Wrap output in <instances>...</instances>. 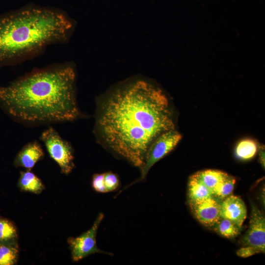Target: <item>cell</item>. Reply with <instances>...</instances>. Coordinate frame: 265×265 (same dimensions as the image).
Instances as JSON below:
<instances>
[{
  "instance_id": "cell-6",
  "label": "cell",
  "mask_w": 265,
  "mask_h": 265,
  "mask_svg": "<svg viewBox=\"0 0 265 265\" xmlns=\"http://www.w3.org/2000/svg\"><path fill=\"white\" fill-rule=\"evenodd\" d=\"M104 217V214L100 213L90 229L78 237L69 238L68 239L72 259L74 261L78 262L94 253L113 255L111 253L101 250L97 245L96 236L99 227Z\"/></svg>"
},
{
  "instance_id": "cell-4",
  "label": "cell",
  "mask_w": 265,
  "mask_h": 265,
  "mask_svg": "<svg viewBox=\"0 0 265 265\" xmlns=\"http://www.w3.org/2000/svg\"><path fill=\"white\" fill-rule=\"evenodd\" d=\"M50 157L59 165L62 173L68 174L74 167V152L70 143L52 127L45 130L40 137Z\"/></svg>"
},
{
  "instance_id": "cell-15",
  "label": "cell",
  "mask_w": 265,
  "mask_h": 265,
  "mask_svg": "<svg viewBox=\"0 0 265 265\" xmlns=\"http://www.w3.org/2000/svg\"><path fill=\"white\" fill-rule=\"evenodd\" d=\"M18 254V247L14 240L0 243V265H14Z\"/></svg>"
},
{
  "instance_id": "cell-11",
  "label": "cell",
  "mask_w": 265,
  "mask_h": 265,
  "mask_svg": "<svg viewBox=\"0 0 265 265\" xmlns=\"http://www.w3.org/2000/svg\"><path fill=\"white\" fill-rule=\"evenodd\" d=\"M212 196L211 190L202 183L196 173L189 178L188 183L189 205L199 203Z\"/></svg>"
},
{
  "instance_id": "cell-1",
  "label": "cell",
  "mask_w": 265,
  "mask_h": 265,
  "mask_svg": "<svg viewBox=\"0 0 265 265\" xmlns=\"http://www.w3.org/2000/svg\"><path fill=\"white\" fill-rule=\"evenodd\" d=\"M174 129L168 98L144 81L123 85L97 102L95 132L98 140L140 170L153 142Z\"/></svg>"
},
{
  "instance_id": "cell-16",
  "label": "cell",
  "mask_w": 265,
  "mask_h": 265,
  "mask_svg": "<svg viewBox=\"0 0 265 265\" xmlns=\"http://www.w3.org/2000/svg\"><path fill=\"white\" fill-rule=\"evenodd\" d=\"M258 147L256 143L251 139L240 141L237 145L235 154L238 159L247 160L252 159L256 154Z\"/></svg>"
},
{
  "instance_id": "cell-20",
  "label": "cell",
  "mask_w": 265,
  "mask_h": 265,
  "mask_svg": "<svg viewBox=\"0 0 265 265\" xmlns=\"http://www.w3.org/2000/svg\"><path fill=\"white\" fill-rule=\"evenodd\" d=\"M92 186L93 188L98 192H107L105 185L104 173L95 174L93 175Z\"/></svg>"
},
{
  "instance_id": "cell-19",
  "label": "cell",
  "mask_w": 265,
  "mask_h": 265,
  "mask_svg": "<svg viewBox=\"0 0 265 265\" xmlns=\"http://www.w3.org/2000/svg\"><path fill=\"white\" fill-rule=\"evenodd\" d=\"M104 182L107 192L115 190L119 185L117 176L111 172L104 173Z\"/></svg>"
},
{
  "instance_id": "cell-2",
  "label": "cell",
  "mask_w": 265,
  "mask_h": 265,
  "mask_svg": "<svg viewBox=\"0 0 265 265\" xmlns=\"http://www.w3.org/2000/svg\"><path fill=\"white\" fill-rule=\"evenodd\" d=\"M70 66L30 73L0 86V102L22 123L38 125L72 121L81 117Z\"/></svg>"
},
{
  "instance_id": "cell-22",
  "label": "cell",
  "mask_w": 265,
  "mask_h": 265,
  "mask_svg": "<svg viewBox=\"0 0 265 265\" xmlns=\"http://www.w3.org/2000/svg\"><path fill=\"white\" fill-rule=\"evenodd\" d=\"M259 160L263 167L265 168V147L261 146L259 148Z\"/></svg>"
},
{
  "instance_id": "cell-9",
  "label": "cell",
  "mask_w": 265,
  "mask_h": 265,
  "mask_svg": "<svg viewBox=\"0 0 265 265\" xmlns=\"http://www.w3.org/2000/svg\"><path fill=\"white\" fill-rule=\"evenodd\" d=\"M247 215L244 202L239 197L230 195L221 202L220 217L242 226Z\"/></svg>"
},
{
  "instance_id": "cell-18",
  "label": "cell",
  "mask_w": 265,
  "mask_h": 265,
  "mask_svg": "<svg viewBox=\"0 0 265 265\" xmlns=\"http://www.w3.org/2000/svg\"><path fill=\"white\" fill-rule=\"evenodd\" d=\"M17 236L14 224L9 220L0 218V243L14 240Z\"/></svg>"
},
{
  "instance_id": "cell-3",
  "label": "cell",
  "mask_w": 265,
  "mask_h": 265,
  "mask_svg": "<svg viewBox=\"0 0 265 265\" xmlns=\"http://www.w3.org/2000/svg\"><path fill=\"white\" fill-rule=\"evenodd\" d=\"M72 28L66 15L49 8H25L0 18V63L63 41Z\"/></svg>"
},
{
  "instance_id": "cell-7",
  "label": "cell",
  "mask_w": 265,
  "mask_h": 265,
  "mask_svg": "<svg viewBox=\"0 0 265 265\" xmlns=\"http://www.w3.org/2000/svg\"><path fill=\"white\" fill-rule=\"evenodd\" d=\"M251 217L249 228L241 239L243 246L254 247L260 252L265 249V218L257 206L251 203Z\"/></svg>"
},
{
  "instance_id": "cell-10",
  "label": "cell",
  "mask_w": 265,
  "mask_h": 265,
  "mask_svg": "<svg viewBox=\"0 0 265 265\" xmlns=\"http://www.w3.org/2000/svg\"><path fill=\"white\" fill-rule=\"evenodd\" d=\"M44 156L43 150L40 143L36 141L26 144L16 156L14 164L30 170Z\"/></svg>"
},
{
  "instance_id": "cell-14",
  "label": "cell",
  "mask_w": 265,
  "mask_h": 265,
  "mask_svg": "<svg viewBox=\"0 0 265 265\" xmlns=\"http://www.w3.org/2000/svg\"><path fill=\"white\" fill-rule=\"evenodd\" d=\"M215 231L220 236L228 238H234L240 233L242 226L228 219L220 217L212 226Z\"/></svg>"
},
{
  "instance_id": "cell-12",
  "label": "cell",
  "mask_w": 265,
  "mask_h": 265,
  "mask_svg": "<svg viewBox=\"0 0 265 265\" xmlns=\"http://www.w3.org/2000/svg\"><path fill=\"white\" fill-rule=\"evenodd\" d=\"M19 186L22 190L32 193H40L44 188L41 180L30 170L21 171Z\"/></svg>"
},
{
  "instance_id": "cell-17",
  "label": "cell",
  "mask_w": 265,
  "mask_h": 265,
  "mask_svg": "<svg viewBox=\"0 0 265 265\" xmlns=\"http://www.w3.org/2000/svg\"><path fill=\"white\" fill-rule=\"evenodd\" d=\"M236 183V179L229 175L214 189L212 195L222 200L231 194Z\"/></svg>"
},
{
  "instance_id": "cell-5",
  "label": "cell",
  "mask_w": 265,
  "mask_h": 265,
  "mask_svg": "<svg viewBox=\"0 0 265 265\" xmlns=\"http://www.w3.org/2000/svg\"><path fill=\"white\" fill-rule=\"evenodd\" d=\"M182 135L175 129L165 132L159 136L151 144L146 154L141 175L132 185L144 180L151 167L172 151L182 139Z\"/></svg>"
},
{
  "instance_id": "cell-8",
  "label": "cell",
  "mask_w": 265,
  "mask_h": 265,
  "mask_svg": "<svg viewBox=\"0 0 265 265\" xmlns=\"http://www.w3.org/2000/svg\"><path fill=\"white\" fill-rule=\"evenodd\" d=\"M222 200L212 196L199 203L190 204L196 218L203 225L212 227L220 218Z\"/></svg>"
},
{
  "instance_id": "cell-21",
  "label": "cell",
  "mask_w": 265,
  "mask_h": 265,
  "mask_svg": "<svg viewBox=\"0 0 265 265\" xmlns=\"http://www.w3.org/2000/svg\"><path fill=\"white\" fill-rule=\"evenodd\" d=\"M259 253H260V251L254 247L244 246L237 251V254L239 257L246 258Z\"/></svg>"
},
{
  "instance_id": "cell-13",
  "label": "cell",
  "mask_w": 265,
  "mask_h": 265,
  "mask_svg": "<svg viewBox=\"0 0 265 265\" xmlns=\"http://www.w3.org/2000/svg\"><path fill=\"white\" fill-rule=\"evenodd\" d=\"M202 183L212 194L215 188L228 176V174L218 170L208 169L196 173Z\"/></svg>"
}]
</instances>
